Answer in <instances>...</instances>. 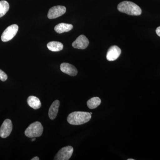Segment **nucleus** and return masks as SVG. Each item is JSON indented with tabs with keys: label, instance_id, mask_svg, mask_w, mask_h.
<instances>
[{
	"label": "nucleus",
	"instance_id": "nucleus-1",
	"mask_svg": "<svg viewBox=\"0 0 160 160\" xmlns=\"http://www.w3.org/2000/svg\"><path fill=\"white\" fill-rule=\"evenodd\" d=\"M91 118L90 112L75 111L71 112L67 117L68 123L72 125H81L88 122Z\"/></svg>",
	"mask_w": 160,
	"mask_h": 160
},
{
	"label": "nucleus",
	"instance_id": "nucleus-2",
	"mask_svg": "<svg viewBox=\"0 0 160 160\" xmlns=\"http://www.w3.org/2000/svg\"><path fill=\"white\" fill-rule=\"evenodd\" d=\"M118 9L120 12L132 16H139L142 14V10L139 6L132 2L124 1L119 3Z\"/></svg>",
	"mask_w": 160,
	"mask_h": 160
},
{
	"label": "nucleus",
	"instance_id": "nucleus-3",
	"mask_svg": "<svg viewBox=\"0 0 160 160\" xmlns=\"http://www.w3.org/2000/svg\"><path fill=\"white\" fill-rule=\"evenodd\" d=\"M43 127L41 123L36 122L30 124L25 132L26 136L29 138L39 137L42 134Z\"/></svg>",
	"mask_w": 160,
	"mask_h": 160
},
{
	"label": "nucleus",
	"instance_id": "nucleus-4",
	"mask_svg": "<svg viewBox=\"0 0 160 160\" xmlns=\"http://www.w3.org/2000/svg\"><path fill=\"white\" fill-rule=\"evenodd\" d=\"M18 30V26L16 24L11 25L7 27L3 32L1 39L3 42H7L12 39L16 35Z\"/></svg>",
	"mask_w": 160,
	"mask_h": 160
},
{
	"label": "nucleus",
	"instance_id": "nucleus-5",
	"mask_svg": "<svg viewBox=\"0 0 160 160\" xmlns=\"http://www.w3.org/2000/svg\"><path fill=\"white\" fill-rule=\"evenodd\" d=\"M73 148L71 146H67L62 148L55 156V160H68L72 155Z\"/></svg>",
	"mask_w": 160,
	"mask_h": 160
},
{
	"label": "nucleus",
	"instance_id": "nucleus-6",
	"mask_svg": "<svg viewBox=\"0 0 160 160\" xmlns=\"http://www.w3.org/2000/svg\"><path fill=\"white\" fill-rule=\"evenodd\" d=\"M12 129V124L11 120L9 119L5 120L0 128V137L3 138L8 137Z\"/></svg>",
	"mask_w": 160,
	"mask_h": 160
},
{
	"label": "nucleus",
	"instance_id": "nucleus-7",
	"mask_svg": "<svg viewBox=\"0 0 160 160\" xmlns=\"http://www.w3.org/2000/svg\"><path fill=\"white\" fill-rule=\"evenodd\" d=\"M66 8L64 6H57L50 8L48 12V18L50 19L56 18L65 14Z\"/></svg>",
	"mask_w": 160,
	"mask_h": 160
},
{
	"label": "nucleus",
	"instance_id": "nucleus-8",
	"mask_svg": "<svg viewBox=\"0 0 160 160\" xmlns=\"http://www.w3.org/2000/svg\"><path fill=\"white\" fill-rule=\"evenodd\" d=\"M89 45V41L84 35H81L72 43V46L75 49H84Z\"/></svg>",
	"mask_w": 160,
	"mask_h": 160
},
{
	"label": "nucleus",
	"instance_id": "nucleus-9",
	"mask_svg": "<svg viewBox=\"0 0 160 160\" xmlns=\"http://www.w3.org/2000/svg\"><path fill=\"white\" fill-rule=\"evenodd\" d=\"M122 50L118 46H112L108 49L106 54V58L108 61H114L119 57Z\"/></svg>",
	"mask_w": 160,
	"mask_h": 160
},
{
	"label": "nucleus",
	"instance_id": "nucleus-10",
	"mask_svg": "<svg viewBox=\"0 0 160 160\" xmlns=\"http://www.w3.org/2000/svg\"><path fill=\"white\" fill-rule=\"evenodd\" d=\"M60 69L64 73L71 76H75L78 74V70L76 68L69 63H62L60 66Z\"/></svg>",
	"mask_w": 160,
	"mask_h": 160
},
{
	"label": "nucleus",
	"instance_id": "nucleus-11",
	"mask_svg": "<svg viewBox=\"0 0 160 160\" xmlns=\"http://www.w3.org/2000/svg\"><path fill=\"white\" fill-rule=\"evenodd\" d=\"M60 106V102L59 100H56L52 104L49 108V117L51 120H54L57 116Z\"/></svg>",
	"mask_w": 160,
	"mask_h": 160
},
{
	"label": "nucleus",
	"instance_id": "nucleus-12",
	"mask_svg": "<svg viewBox=\"0 0 160 160\" xmlns=\"http://www.w3.org/2000/svg\"><path fill=\"white\" fill-rule=\"evenodd\" d=\"M72 28L73 26L71 24L62 23L54 27V30L58 33H62L68 32L72 30Z\"/></svg>",
	"mask_w": 160,
	"mask_h": 160
},
{
	"label": "nucleus",
	"instance_id": "nucleus-13",
	"mask_svg": "<svg viewBox=\"0 0 160 160\" xmlns=\"http://www.w3.org/2000/svg\"><path fill=\"white\" fill-rule=\"evenodd\" d=\"M27 102L28 105L34 109H39L42 106L39 99L33 96L29 97L27 99Z\"/></svg>",
	"mask_w": 160,
	"mask_h": 160
},
{
	"label": "nucleus",
	"instance_id": "nucleus-14",
	"mask_svg": "<svg viewBox=\"0 0 160 160\" xmlns=\"http://www.w3.org/2000/svg\"><path fill=\"white\" fill-rule=\"evenodd\" d=\"M47 47L50 51L58 52L62 50L64 46L62 43L53 41L48 43L47 45Z\"/></svg>",
	"mask_w": 160,
	"mask_h": 160
},
{
	"label": "nucleus",
	"instance_id": "nucleus-15",
	"mask_svg": "<svg viewBox=\"0 0 160 160\" xmlns=\"http://www.w3.org/2000/svg\"><path fill=\"white\" fill-rule=\"evenodd\" d=\"M101 103V100L98 97H93L88 100L87 105L90 109H94L99 106Z\"/></svg>",
	"mask_w": 160,
	"mask_h": 160
},
{
	"label": "nucleus",
	"instance_id": "nucleus-16",
	"mask_svg": "<svg viewBox=\"0 0 160 160\" xmlns=\"http://www.w3.org/2000/svg\"><path fill=\"white\" fill-rule=\"evenodd\" d=\"M9 3L6 1H0V18L2 17L9 10Z\"/></svg>",
	"mask_w": 160,
	"mask_h": 160
},
{
	"label": "nucleus",
	"instance_id": "nucleus-17",
	"mask_svg": "<svg viewBox=\"0 0 160 160\" xmlns=\"http://www.w3.org/2000/svg\"><path fill=\"white\" fill-rule=\"evenodd\" d=\"M7 78H8V76L7 74L2 70L0 69V80L2 82H5L7 80Z\"/></svg>",
	"mask_w": 160,
	"mask_h": 160
},
{
	"label": "nucleus",
	"instance_id": "nucleus-18",
	"mask_svg": "<svg viewBox=\"0 0 160 160\" xmlns=\"http://www.w3.org/2000/svg\"><path fill=\"white\" fill-rule=\"evenodd\" d=\"M156 32L157 34L160 37V26L158 27L156 29Z\"/></svg>",
	"mask_w": 160,
	"mask_h": 160
},
{
	"label": "nucleus",
	"instance_id": "nucleus-19",
	"mask_svg": "<svg viewBox=\"0 0 160 160\" xmlns=\"http://www.w3.org/2000/svg\"><path fill=\"white\" fill-rule=\"evenodd\" d=\"M39 158L38 157H35L32 158V159H31V160H39Z\"/></svg>",
	"mask_w": 160,
	"mask_h": 160
},
{
	"label": "nucleus",
	"instance_id": "nucleus-20",
	"mask_svg": "<svg viewBox=\"0 0 160 160\" xmlns=\"http://www.w3.org/2000/svg\"><path fill=\"white\" fill-rule=\"evenodd\" d=\"M35 138H32V139L31 140V141H32V142H33V141H35Z\"/></svg>",
	"mask_w": 160,
	"mask_h": 160
},
{
	"label": "nucleus",
	"instance_id": "nucleus-21",
	"mask_svg": "<svg viewBox=\"0 0 160 160\" xmlns=\"http://www.w3.org/2000/svg\"><path fill=\"white\" fill-rule=\"evenodd\" d=\"M127 160H134L133 159H128Z\"/></svg>",
	"mask_w": 160,
	"mask_h": 160
},
{
	"label": "nucleus",
	"instance_id": "nucleus-22",
	"mask_svg": "<svg viewBox=\"0 0 160 160\" xmlns=\"http://www.w3.org/2000/svg\"><path fill=\"white\" fill-rule=\"evenodd\" d=\"M90 114H92V112H90Z\"/></svg>",
	"mask_w": 160,
	"mask_h": 160
}]
</instances>
